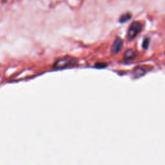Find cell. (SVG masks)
Segmentation results:
<instances>
[{
	"label": "cell",
	"mask_w": 165,
	"mask_h": 165,
	"mask_svg": "<svg viewBox=\"0 0 165 165\" xmlns=\"http://www.w3.org/2000/svg\"><path fill=\"white\" fill-rule=\"evenodd\" d=\"M131 14H129V13H126V14H124L123 15H122L121 16L120 18V19H119V21L121 23H124V22H126V21H128L130 19V18H131Z\"/></svg>",
	"instance_id": "cell-5"
},
{
	"label": "cell",
	"mask_w": 165,
	"mask_h": 165,
	"mask_svg": "<svg viewBox=\"0 0 165 165\" xmlns=\"http://www.w3.org/2000/svg\"><path fill=\"white\" fill-rule=\"evenodd\" d=\"M76 63L77 60L76 59L70 57H65L58 60L54 63V67L56 68H63L72 66V65H74Z\"/></svg>",
	"instance_id": "cell-1"
},
{
	"label": "cell",
	"mask_w": 165,
	"mask_h": 165,
	"mask_svg": "<svg viewBox=\"0 0 165 165\" xmlns=\"http://www.w3.org/2000/svg\"><path fill=\"white\" fill-rule=\"evenodd\" d=\"M142 30V25L138 21H134L130 26L128 31V38L131 40L136 37V36L141 32Z\"/></svg>",
	"instance_id": "cell-2"
},
{
	"label": "cell",
	"mask_w": 165,
	"mask_h": 165,
	"mask_svg": "<svg viewBox=\"0 0 165 165\" xmlns=\"http://www.w3.org/2000/svg\"><path fill=\"white\" fill-rule=\"evenodd\" d=\"M134 72H135V75L137 77H138V76H143V73H144V72H143V70L142 69V68H136V69H135Z\"/></svg>",
	"instance_id": "cell-6"
},
{
	"label": "cell",
	"mask_w": 165,
	"mask_h": 165,
	"mask_svg": "<svg viewBox=\"0 0 165 165\" xmlns=\"http://www.w3.org/2000/svg\"><path fill=\"white\" fill-rule=\"evenodd\" d=\"M136 57V52L131 49H129L124 52V59L125 61H131Z\"/></svg>",
	"instance_id": "cell-4"
},
{
	"label": "cell",
	"mask_w": 165,
	"mask_h": 165,
	"mask_svg": "<svg viewBox=\"0 0 165 165\" xmlns=\"http://www.w3.org/2000/svg\"><path fill=\"white\" fill-rule=\"evenodd\" d=\"M149 43H150V39L148 38H146L143 43V47L144 49H147L148 48Z\"/></svg>",
	"instance_id": "cell-7"
},
{
	"label": "cell",
	"mask_w": 165,
	"mask_h": 165,
	"mask_svg": "<svg viewBox=\"0 0 165 165\" xmlns=\"http://www.w3.org/2000/svg\"><path fill=\"white\" fill-rule=\"evenodd\" d=\"M123 43L121 39L119 38H116L112 46V52L114 54H117V53L119 52L123 47Z\"/></svg>",
	"instance_id": "cell-3"
}]
</instances>
